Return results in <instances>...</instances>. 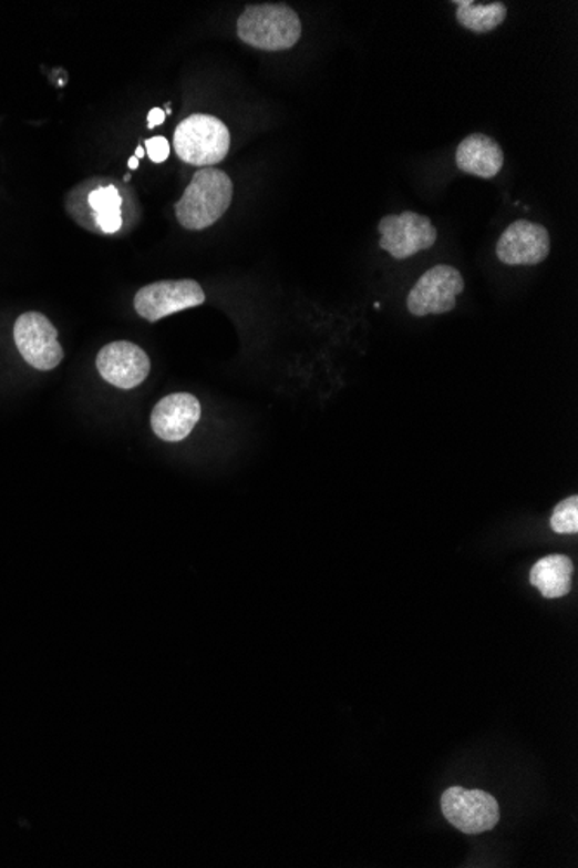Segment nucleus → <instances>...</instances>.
<instances>
[{
	"label": "nucleus",
	"mask_w": 578,
	"mask_h": 868,
	"mask_svg": "<svg viewBox=\"0 0 578 868\" xmlns=\"http://www.w3.org/2000/svg\"><path fill=\"white\" fill-rule=\"evenodd\" d=\"M234 184L226 172L206 167L196 172L184 195L175 203L180 226L202 231L214 226L233 203Z\"/></svg>",
	"instance_id": "obj_1"
},
{
	"label": "nucleus",
	"mask_w": 578,
	"mask_h": 868,
	"mask_svg": "<svg viewBox=\"0 0 578 868\" xmlns=\"http://www.w3.org/2000/svg\"><path fill=\"white\" fill-rule=\"evenodd\" d=\"M238 37L260 51H288L300 40L301 21L289 6H248L238 20Z\"/></svg>",
	"instance_id": "obj_2"
},
{
	"label": "nucleus",
	"mask_w": 578,
	"mask_h": 868,
	"mask_svg": "<svg viewBox=\"0 0 578 868\" xmlns=\"http://www.w3.org/2000/svg\"><path fill=\"white\" fill-rule=\"evenodd\" d=\"M230 132L217 116H187L178 123L174 134V150L178 159L195 167H211L229 153Z\"/></svg>",
	"instance_id": "obj_3"
},
{
	"label": "nucleus",
	"mask_w": 578,
	"mask_h": 868,
	"mask_svg": "<svg viewBox=\"0 0 578 868\" xmlns=\"http://www.w3.org/2000/svg\"><path fill=\"white\" fill-rule=\"evenodd\" d=\"M12 335L24 362L32 368L51 371L63 361L64 353L58 340L56 326L44 314H21L14 323Z\"/></svg>",
	"instance_id": "obj_4"
},
{
	"label": "nucleus",
	"mask_w": 578,
	"mask_h": 868,
	"mask_svg": "<svg viewBox=\"0 0 578 868\" xmlns=\"http://www.w3.org/2000/svg\"><path fill=\"white\" fill-rule=\"evenodd\" d=\"M442 813L448 824L469 836L488 833L500 818L499 805L494 796L484 790H467L460 785L445 790Z\"/></svg>",
	"instance_id": "obj_5"
},
{
	"label": "nucleus",
	"mask_w": 578,
	"mask_h": 868,
	"mask_svg": "<svg viewBox=\"0 0 578 868\" xmlns=\"http://www.w3.org/2000/svg\"><path fill=\"white\" fill-rule=\"evenodd\" d=\"M464 279L456 267L435 266L417 279L407 297V309L412 316L423 318L430 314L451 313L463 294Z\"/></svg>",
	"instance_id": "obj_6"
},
{
	"label": "nucleus",
	"mask_w": 578,
	"mask_h": 868,
	"mask_svg": "<svg viewBox=\"0 0 578 868\" xmlns=\"http://www.w3.org/2000/svg\"><path fill=\"white\" fill-rule=\"evenodd\" d=\"M205 298V292L195 279L156 282L137 292L134 307L141 318L156 323L171 314L202 306Z\"/></svg>",
	"instance_id": "obj_7"
},
{
	"label": "nucleus",
	"mask_w": 578,
	"mask_h": 868,
	"mask_svg": "<svg viewBox=\"0 0 578 868\" xmlns=\"http://www.w3.org/2000/svg\"><path fill=\"white\" fill-rule=\"evenodd\" d=\"M378 231L381 234V248L396 261H405L417 252L430 251L438 236L432 221L416 212L386 215L381 218Z\"/></svg>",
	"instance_id": "obj_8"
},
{
	"label": "nucleus",
	"mask_w": 578,
	"mask_h": 868,
	"mask_svg": "<svg viewBox=\"0 0 578 868\" xmlns=\"http://www.w3.org/2000/svg\"><path fill=\"white\" fill-rule=\"evenodd\" d=\"M95 365L107 384L123 390L140 387L151 371L147 354L140 346L125 340L112 341L103 347L97 354Z\"/></svg>",
	"instance_id": "obj_9"
},
{
	"label": "nucleus",
	"mask_w": 578,
	"mask_h": 868,
	"mask_svg": "<svg viewBox=\"0 0 578 868\" xmlns=\"http://www.w3.org/2000/svg\"><path fill=\"white\" fill-rule=\"evenodd\" d=\"M549 251L546 227L530 221H516L497 242V257L507 266H537L546 261Z\"/></svg>",
	"instance_id": "obj_10"
},
{
	"label": "nucleus",
	"mask_w": 578,
	"mask_h": 868,
	"mask_svg": "<svg viewBox=\"0 0 578 868\" xmlns=\"http://www.w3.org/2000/svg\"><path fill=\"white\" fill-rule=\"evenodd\" d=\"M202 418V406L193 394H171L151 412L153 432L167 442L186 439Z\"/></svg>",
	"instance_id": "obj_11"
},
{
	"label": "nucleus",
	"mask_w": 578,
	"mask_h": 868,
	"mask_svg": "<svg viewBox=\"0 0 578 868\" xmlns=\"http://www.w3.org/2000/svg\"><path fill=\"white\" fill-rule=\"evenodd\" d=\"M456 163L457 167L466 174L492 178L503 169V147L488 135H467L466 140L457 146Z\"/></svg>",
	"instance_id": "obj_12"
},
{
	"label": "nucleus",
	"mask_w": 578,
	"mask_h": 868,
	"mask_svg": "<svg viewBox=\"0 0 578 868\" xmlns=\"http://www.w3.org/2000/svg\"><path fill=\"white\" fill-rule=\"evenodd\" d=\"M571 572L574 563L568 556H544L531 568L530 583L540 591L544 599H561L570 593Z\"/></svg>",
	"instance_id": "obj_13"
},
{
	"label": "nucleus",
	"mask_w": 578,
	"mask_h": 868,
	"mask_svg": "<svg viewBox=\"0 0 578 868\" xmlns=\"http://www.w3.org/2000/svg\"><path fill=\"white\" fill-rule=\"evenodd\" d=\"M507 8L503 2H457L456 18L464 29L475 33H487L504 23Z\"/></svg>",
	"instance_id": "obj_14"
},
{
	"label": "nucleus",
	"mask_w": 578,
	"mask_h": 868,
	"mask_svg": "<svg viewBox=\"0 0 578 868\" xmlns=\"http://www.w3.org/2000/svg\"><path fill=\"white\" fill-rule=\"evenodd\" d=\"M87 200L101 231L106 234L118 233L123 224L122 195L118 190L115 186L97 187Z\"/></svg>",
	"instance_id": "obj_15"
},
{
	"label": "nucleus",
	"mask_w": 578,
	"mask_h": 868,
	"mask_svg": "<svg viewBox=\"0 0 578 868\" xmlns=\"http://www.w3.org/2000/svg\"><path fill=\"white\" fill-rule=\"evenodd\" d=\"M550 528L558 534H577L578 532V496H570L555 508L550 517Z\"/></svg>",
	"instance_id": "obj_16"
},
{
	"label": "nucleus",
	"mask_w": 578,
	"mask_h": 868,
	"mask_svg": "<svg viewBox=\"0 0 578 868\" xmlns=\"http://www.w3.org/2000/svg\"><path fill=\"white\" fill-rule=\"evenodd\" d=\"M146 153L153 162L163 163L171 155V144L165 137L158 135V137L146 141Z\"/></svg>",
	"instance_id": "obj_17"
},
{
	"label": "nucleus",
	"mask_w": 578,
	"mask_h": 868,
	"mask_svg": "<svg viewBox=\"0 0 578 868\" xmlns=\"http://www.w3.org/2000/svg\"><path fill=\"white\" fill-rule=\"evenodd\" d=\"M165 116H167V113L163 112L162 108H153L149 115H147V127H158V125L165 122Z\"/></svg>",
	"instance_id": "obj_18"
},
{
	"label": "nucleus",
	"mask_w": 578,
	"mask_h": 868,
	"mask_svg": "<svg viewBox=\"0 0 578 868\" xmlns=\"http://www.w3.org/2000/svg\"><path fill=\"white\" fill-rule=\"evenodd\" d=\"M137 167H140V160L135 159V156H132V159L128 160V169H131V171H135Z\"/></svg>",
	"instance_id": "obj_19"
},
{
	"label": "nucleus",
	"mask_w": 578,
	"mask_h": 868,
	"mask_svg": "<svg viewBox=\"0 0 578 868\" xmlns=\"http://www.w3.org/2000/svg\"><path fill=\"white\" fill-rule=\"evenodd\" d=\"M146 155V150L144 147L137 146V150H135V159L141 160L143 156Z\"/></svg>",
	"instance_id": "obj_20"
},
{
	"label": "nucleus",
	"mask_w": 578,
	"mask_h": 868,
	"mask_svg": "<svg viewBox=\"0 0 578 868\" xmlns=\"http://www.w3.org/2000/svg\"><path fill=\"white\" fill-rule=\"evenodd\" d=\"M123 181H125V183H128V181H131V174H125V177H123Z\"/></svg>",
	"instance_id": "obj_21"
},
{
	"label": "nucleus",
	"mask_w": 578,
	"mask_h": 868,
	"mask_svg": "<svg viewBox=\"0 0 578 868\" xmlns=\"http://www.w3.org/2000/svg\"><path fill=\"white\" fill-rule=\"evenodd\" d=\"M167 115H172V108H171V104H167Z\"/></svg>",
	"instance_id": "obj_22"
}]
</instances>
